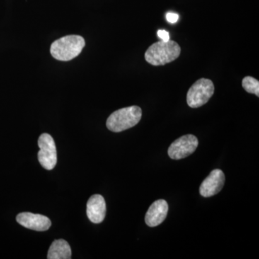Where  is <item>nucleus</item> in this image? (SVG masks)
<instances>
[{"label":"nucleus","instance_id":"11","mask_svg":"<svg viewBox=\"0 0 259 259\" xmlns=\"http://www.w3.org/2000/svg\"><path fill=\"white\" fill-rule=\"evenodd\" d=\"M47 258L70 259L71 258V247L67 241L63 239L56 240L49 248Z\"/></svg>","mask_w":259,"mask_h":259},{"label":"nucleus","instance_id":"6","mask_svg":"<svg viewBox=\"0 0 259 259\" xmlns=\"http://www.w3.org/2000/svg\"><path fill=\"white\" fill-rule=\"evenodd\" d=\"M198 144L197 137L193 135H185L172 143L168 148V156L174 160L187 157L196 151Z\"/></svg>","mask_w":259,"mask_h":259},{"label":"nucleus","instance_id":"8","mask_svg":"<svg viewBox=\"0 0 259 259\" xmlns=\"http://www.w3.org/2000/svg\"><path fill=\"white\" fill-rule=\"evenodd\" d=\"M16 220L22 226L33 231H47L51 226V220L47 216L31 212L20 213Z\"/></svg>","mask_w":259,"mask_h":259},{"label":"nucleus","instance_id":"7","mask_svg":"<svg viewBox=\"0 0 259 259\" xmlns=\"http://www.w3.org/2000/svg\"><path fill=\"white\" fill-rule=\"evenodd\" d=\"M224 173L221 169L213 170L202 182L199 187V193L204 197H212L219 193L224 186Z\"/></svg>","mask_w":259,"mask_h":259},{"label":"nucleus","instance_id":"3","mask_svg":"<svg viewBox=\"0 0 259 259\" xmlns=\"http://www.w3.org/2000/svg\"><path fill=\"white\" fill-rule=\"evenodd\" d=\"M142 117L139 106H131L112 112L107 119L106 125L110 131L120 133L137 125Z\"/></svg>","mask_w":259,"mask_h":259},{"label":"nucleus","instance_id":"9","mask_svg":"<svg viewBox=\"0 0 259 259\" xmlns=\"http://www.w3.org/2000/svg\"><path fill=\"white\" fill-rule=\"evenodd\" d=\"M87 214L92 223H102L106 215V203L100 194H95L89 199L87 204Z\"/></svg>","mask_w":259,"mask_h":259},{"label":"nucleus","instance_id":"12","mask_svg":"<svg viewBox=\"0 0 259 259\" xmlns=\"http://www.w3.org/2000/svg\"><path fill=\"white\" fill-rule=\"evenodd\" d=\"M242 86L247 93L253 94L257 97H259L258 80L252 76H245L242 81Z\"/></svg>","mask_w":259,"mask_h":259},{"label":"nucleus","instance_id":"5","mask_svg":"<svg viewBox=\"0 0 259 259\" xmlns=\"http://www.w3.org/2000/svg\"><path fill=\"white\" fill-rule=\"evenodd\" d=\"M37 144L40 148L37 158L40 165L46 169H54L57 163V151L52 136L48 134H42Z\"/></svg>","mask_w":259,"mask_h":259},{"label":"nucleus","instance_id":"10","mask_svg":"<svg viewBox=\"0 0 259 259\" xmlns=\"http://www.w3.org/2000/svg\"><path fill=\"white\" fill-rule=\"evenodd\" d=\"M168 205L164 199H158L153 202L146 212L145 221L148 226L156 227L159 226L166 219L168 214Z\"/></svg>","mask_w":259,"mask_h":259},{"label":"nucleus","instance_id":"14","mask_svg":"<svg viewBox=\"0 0 259 259\" xmlns=\"http://www.w3.org/2000/svg\"><path fill=\"white\" fill-rule=\"evenodd\" d=\"M158 36L163 41H168L170 40L169 32L165 30H159L158 31Z\"/></svg>","mask_w":259,"mask_h":259},{"label":"nucleus","instance_id":"4","mask_svg":"<svg viewBox=\"0 0 259 259\" xmlns=\"http://www.w3.org/2000/svg\"><path fill=\"white\" fill-rule=\"evenodd\" d=\"M214 92V83L210 79L202 78L197 80L187 93V105L192 108L202 107L209 101Z\"/></svg>","mask_w":259,"mask_h":259},{"label":"nucleus","instance_id":"13","mask_svg":"<svg viewBox=\"0 0 259 259\" xmlns=\"http://www.w3.org/2000/svg\"><path fill=\"white\" fill-rule=\"evenodd\" d=\"M166 18L168 23L175 24L178 21L179 15L175 13H168L166 14Z\"/></svg>","mask_w":259,"mask_h":259},{"label":"nucleus","instance_id":"1","mask_svg":"<svg viewBox=\"0 0 259 259\" xmlns=\"http://www.w3.org/2000/svg\"><path fill=\"white\" fill-rule=\"evenodd\" d=\"M180 54L181 48L177 42L161 40L148 48L145 54V59L153 66H163L176 60Z\"/></svg>","mask_w":259,"mask_h":259},{"label":"nucleus","instance_id":"2","mask_svg":"<svg viewBox=\"0 0 259 259\" xmlns=\"http://www.w3.org/2000/svg\"><path fill=\"white\" fill-rule=\"evenodd\" d=\"M84 46V39L80 35H67L53 42L51 54L57 60L71 61L81 54Z\"/></svg>","mask_w":259,"mask_h":259}]
</instances>
